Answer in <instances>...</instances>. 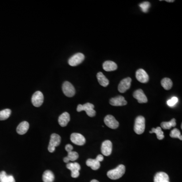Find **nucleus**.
Masks as SVG:
<instances>
[{"label": "nucleus", "mask_w": 182, "mask_h": 182, "mask_svg": "<svg viewBox=\"0 0 182 182\" xmlns=\"http://www.w3.org/2000/svg\"><path fill=\"white\" fill-rule=\"evenodd\" d=\"M136 79L141 83H147L149 79L147 72L143 69H139L136 71Z\"/></svg>", "instance_id": "nucleus-13"}, {"label": "nucleus", "mask_w": 182, "mask_h": 182, "mask_svg": "<svg viewBox=\"0 0 182 182\" xmlns=\"http://www.w3.org/2000/svg\"><path fill=\"white\" fill-rule=\"evenodd\" d=\"M167 181H169V175L164 172L157 173L154 177V182H165Z\"/></svg>", "instance_id": "nucleus-19"}, {"label": "nucleus", "mask_w": 182, "mask_h": 182, "mask_svg": "<svg viewBox=\"0 0 182 182\" xmlns=\"http://www.w3.org/2000/svg\"><path fill=\"white\" fill-rule=\"evenodd\" d=\"M0 182H15V179L12 175H7L5 171L0 172Z\"/></svg>", "instance_id": "nucleus-22"}, {"label": "nucleus", "mask_w": 182, "mask_h": 182, "mask_svg": "<svg viewBox=\"0 0 182 182\" xmlns=\"http://www.w3.org/2000/svg\"><path fill=\"white\" fill-rule=\"evenodd\" d=\"M125 171L126 167L125 165H121L115 169L108 171L107 175L110 179L117 180L122 177V175L125 174Z\"/></svg>", "instance_id": "nucleus-1"}, {"label": "nucleus", "mask_w": 182, "mask_h": 182, "mask_svg": "<svg viewBox=\"0 0 182 182\" xmlns=\"http://www.w3.org/2000/svg\"><path fill=\"white\" fill-rule=\"evenodd\" d=\"M178 101V98L176 97H174L173 98L170 99L169 100L167 101V104L169 106L173 107L175 104H177Z\"/></svg>", "instance_id": "nucleus-31"}, {"label": "nucleus", "mask_w": 182, "mask_h": 182, "mask_svg": "<svg viewBox=\"0 0 182 182\" xmlns=\"http://www.w3.org/2000/svg\"><path fill=\"white\" fill-rule=\"evenodd\" d=\"M113 150V144L111 141L109 140L105 141L103 142L101 146V152L103 156H110Z\"/></svg>", "instance_id": "nucleus-12"}, {"label": "nucleus", "mask_w": 182, "mask_h": 182, "mask_svg": "<svg viewBox=\"0 0 182 182\" xmlns=\"http://www.w3.org/2000/svg\"><path fill=\"white\" fill-rule=\"evenodd\" d=\"M84 59V56L83 54L78 53L70 58L68 60V64L71 66H76L82 63Z\"/></svg>", "instance_id": "nucleus-5"}, {"label": "nucleus", "mask_w": 182, "mask_h": 182, "mask_svg": "<svg viewBox=\"0 0 182 182\" xmlns=\"http://www.w3.org/2000/svg\"><path fill=\"white\" fill-rule=\"evenodd\" d=\"M61 140V139L59 135L56 134H52L48 146L49 151L51 153L55 151V148L59 146L60 144Z\"/></svg>", "instance_id": "nucleus-4"}, {"label": "nucleus", "mask_w": 182, "mask_h": 182, "mask_svg": "<svg viewBox=\"0 0 182 182\" xmlns=\"http://www.w3.org/2000/svg\"><path fill=\"white\" fill-rule=\"evenodd\" d=\"M170 136L171 138H178L179 139L182 140V136H181V132L178 129L175 128L171 131L170 133Z\"/></svg>", "instance_id": "nucleus-29"}, {"label": "nucleus", "mask_w": 182, "mask_h": 182, "mask_svg": "<svg viewBox=\"0 0 182 182\" xmlns=\"http://www.w3.org/2000/svg\"><path fill=\"white\" fill-rule=\"evenodd\" d=\"M73 146L70 144H67L65 146V150L67 152L71 151L73 150Z\"/></svg>", "instance_id": "nucleus-32"}, {"label": "nucleus", "mask_w": 182, "mask_h": 182, "mask_svg": "<svg viewBox=\"0 0 182 182\" xmlns=\"http://www.w3.org/2000/svg\"><path fill=\"white\" fill-rule=\"evenodd\" d=\"M132 79L130 78H127L121 80L118 86V90L119 92L123 93L126 92L131 87Z\"/></svg>", "instance_id": "nucleus-10"}, {"label": "nucleus", "mask_w": 182, "mask_h": 182, "mask_svg": "<svg viewBox=\"0 0 182 182\" xmlns=\"http://www.w3.org/2000/svg\"><path fill=\"white\" fill-rule=\"evenodd\" d=\"M133 96L138 100L139 103H145L147 102V98L144 93L143 90L141 89H138L135 91L133 94Z\"/></svg>", "instance_id": "nucleus-15"}, {"label": "nucleus", "mask_w": 182, "mask_h": 182, "mask_svg": "<svg viewBox=\"0 0 182 182\" xmlns=\"http://www.w3.org/2000/svg\"><path fill=\"white\" fill-rule=\"evenodd\" d=\"M91 182H99V181H97L96 180H93L91 181Z\"/></svg>", "instance_id": "nucleus-34"}, {"label": "nucleus", "mask_w": 182, "mask_h": 182, "mask_svg": "<svg viewBox=\"0 0 182 182\" xmlns=\"http://www.w3.org/2000/svg\"><path fill=\"white\" fill-rule=\"evenodd\" d=\"M150 134L155 133L156 135L157 138L159 140H161L165 138V136L162 131L161 128L160 127H157L156 128H152L151 131L150 132Z\"/></svg>", "instance_id": "nucleus-27"}, {"label": "nucleus", "mask_w": 182, "mask_h": 182, "mask_svg": "<svg viewBox=\"0 0 182 182\" xmlns=\"http://www.w3.org/2000/svg\"><path fill=\"white\" fill-rule=\"evenodd\" d=\"M70 140L73 143L79 146H82L86 143V139L79 133H72L70 136Z\"/></svg>", "instance_id": "nucleus-9"}, {"label": "nucleus", "mask_w": 182, "mask_h": 182, "mask_svg": "<svg viewBox=\"0 0 182 182\" xmlns=\"http://www.w3.org/2000/svg\"><path fill=\"white\" fill-rule=\"evenodd\" d=\"M66 167L68 170H71V175L72 178H76L79 176V171L80 170V166L79 163L78 162L68 163L66 165Z\"/></svg>", "instance_id": "nucleus-8"}, {"label": "nucleus", "mask_w": 182, "mask_h": 182, "mask_svg": "<svg viewBox=\"0 0 182 182\" xmlns=\"http://www.w3.org/2000/svg\"><path fill=\"white\" fill-rule=\"evenodd\" d=\"M67 152H68V156L63 159L64 162H65V163H69V161H74L76 160V159H78L79 157V154L76 152L71 151Z\"/></svg>", "instance_id": "nucleus-23"}, {"label": "nucleus", "mask_w": 182, "mask_h": 182, "mask_svg": "<svg viewBox=\"0 0 182 182\" xmlns=\"http://www.w3.org/2000/svg\"><path fill=\"white\" fill-rule=\"evenodd\" d=\"M62 90L64 94L68 97H72L75 95V89L70 83L67 81L63 83Z\"/></svg>", "instance_id": "nucleus-7"}, {"label": "nucleus", "mask_w": 182, "mask_h": 182, "mask_svg": "<svg viewBox=\"0 0 182 182\" xmlns=\"http://www.w3.org/2000/svg\"><path fill=\"white\" fill-rule=\"evenodd\" d=\"M169 182V181H167V182Z\"/></svg>", "instance_id": "nucleus-36"}, {"label": "nucleus", "mask_w": 182, "mask_h": 182, "mask_svg": "<svg viewBox=\"0 0 182 182\" xmlns=\"http://www.w3.org/2000/svg\"><path fill=\"white\" fill-rule=\"evenodd\" d=\"M110 104L114 106H125L127 104V102L125 98L122 96H118L114 98H111L110 100Z\"/></svg>", "instance_id": "nucleus-14"}, {"label": "nucleus", "mask_w": 182, "mask_h": 182, "mask_svg": "<svg viewBox=\"0 0 182 182\" xmlns=\"http://www.w3.org/2000/svg\"><path fill=\"white\" fill-rule=\"evenodd\" d=\"M97 78L99 83L101 86H103L104 87H106L108 85L109 83L108 79H107L102 72H98L97 74Z\"/></svg>", "instance_id": "nucleus-21"}, {"label": "nucleus", "mask_w": 182, "mask_h": 182, "mask_svg": "<svg viewBox=\"0 0 182 182\" xmlns=\"http://www.w3.org/2000/svg\"><path fill=\"white\" fill-rule=\"evenodd\" d=\"M54 179V175L51 170H46L43 174V180L44 182H53Z\"/></svg>", "instance_id": "nucleus-24"}, {"label": "nucleus", "mask_w": 182, "mask_h": 182, "mask_svg": "<svg viewBox=\"0 0 182 182\" xmlns=\"http://www.w3.org/2000/svg\"><path fill=\"white\" fill-rule=\"evenodd\" d=\"M161 84L165 90H169L172 88L173 82L169 78H164L161 80Z\"/></svg>", "instance_id": "nucleus-26"}, {"label": "nucleus", "mask_w": 182, "mask_h": 182, "mask_svg": "<svg viewBox=\"0 0 182 182\" xmlns=\"http://www.w3.org/2000/svg\"><path fill=\"white\" fill-rule=\"evenodd\" d=\"M103 69L106 71H114L117 69V65L112 61H106L103 64Z\"/></svg>", "instance_id": "nucleus-18"}, {"label": "nucleus", "mask_w": 182, "mask_h": 182, "mask_svg": "<svg viewBox=\"0 0 182 182\" xmlns=\"http://www.w3.org/2000/svg\"><path fill=\"white\" fill-rule=\"evenodd\" d=\"M11 110L9 109H5L0 111V121H4L8 119L11 115Z\"/></svg>", "instance_id": "nucleus-28"}, {"label": "nucleus", "mask_w": 182, "mask_h": 182, "mask_svg": "<svg viewBox=\"0 0 182 182\" xmlns=\"http://www.w3.org/2000/svg\"><path fill=\"white\" fill-rule=\"evenodd\" d=\"M44 95L40 91H36L32 95L31 102L34 106L36 107H40L44 102Z\"/></svg>", "instance_id": "nucleus-6"}, {"label": "nucleus", "mask_w": 182, "mask_h": 182, "mask_svg": "<svg viewBox=\"0 0 182 182\" xmlns=\"http://www.w3.org/2000/svg\"><path fill=\"white\" fill-rule=\"evenodd\" d=\"M87 166L91 167L93 170H97L100 167V162L96 159H88L86 161Z\"/></svg>", "instance_id": "nucleus-20"}, {"label": "nucleus", "mask_w": 182, "mask_h": 182, "mask_svg": "<svg viewBox=\"0 0 182 182\" xmlns=\"http://www.w3.org/2000/svg\"><path fill=\"white\" fill-rule=\"evenodd\" d=\"M94 105L90 103H87L84 105L79 104L77 107V111H86L89 117H94L96 115V111L94 109Z\"/></svg>", "instance_id": "nucleus-3"}, {"label": "nucleus", "mask_w": 182, "mask_h": 182, "mask_svg": "<svg viewBox=\"0 0 182 182\" xmlns=\"http://www.w3.org/2000/svg\"><path fill=\"white\" fill-rule=\"evenodd\" d=\"M145 129V119L142 116L136 118L134 126V131L138 135L143 134Z\"/></svg>", "instance_id": "nucleus-2"}, {"label": "nucleus", "mask_w": 182, "mask_h": 182, "mask_svg": "<svg viewBox=\"0 0 182 182\" xmlns=\"http://www.w3.org/2000/svg\"><path fill=\"white\" fill-rule=\"evenodd\" d=\"M104 122L108 127L112 129H117L119 126V122L111 115L106 116L104 118Z\"/></svg>", "instance_id": "nucleus-11"}, {"label": "nucleus", "mask_w": 182, "mask_h": 182, "mask_svg": "<svg viewBox=\"0 0 182 182\" xmlns=\"http://www.w3.org/2000/svg\"><path fill=\"white\" fill-rule=\"evenodd\" d=\"M176 126V122L175 118L171 119L170 122H162L161 123V127L164 130H170L172 127H175Z\"/></svg>", "instance_id": "nucleus-25"}, {"label": "nucleus", "mask_w": 182, "mask_h": 182, "mask_svg": "<svg viewBox=\"0 0 182 182\" xmlns=\"http://www.w3.org/2000/svg\"><path fill=\"white\" fill-rule=\"evenodd\" d=\"M96 159L97 160L99 161V162H100L101 161H102L104 159V157H103V156L102 155H98L97 156L96 158Z\"/></svg>", "instance_id": "nucleus-33"}, {"label": "nucleus", "mask_w": 182, "mask_h": 182, "mask_svg": "<svg viewBox=\"0 0 182 182\" xmlns=\"http://www.w3.org/2000/svg\"><path fill=\"white\" fill-rule=\"evenodd\" d=\"M167 2H174L175 1L174 0H170V1H166Z\"/></svg>", "instance_id": "nucleus-35"}, {"label": "nucleus", "mask_w": 182, "mask_h": 182, "mask_svg": "<svg viewBox=\"0 0 182 182\" xmlns=\"http://www.w3.org/2000/svg\"><path fill=\"white\" fill-rule=\"evenodd\" d=\"M70 119V117L69 114L67 112H65L60 115L58 118V122L62 127H65L67 126L68 122H69Z\"/></svg>", "instance_id": "nucleus-16"}, {"label": "nucleus", "mask_w": 182, "mask_h": 182, "mask_svg": "<svg viewBox=\"0 0 182 182\" xmlns=\"http://www.w3.org/2000/svg\"><path fill=\"white\" fill-rule=\"evenodd\" d=\"M140 7L142 9V10L144 12H147L149 8L150 7V4L148 2H144L141 3L139 5Z\"/></svg>", "instance_id": "nucleus-30"}, {"label": "nucleus", "mask_w": 182, "mask_h": 182, "mask_svg": "<svg viewBox=\"0 0 182 182\" xmlns=\"http://www.w3.org/2000/svg\"><path fill=\"white\" fill-rule=\"evenodd\" d=\"M30 127V125L28 123V122L24 121L21 122V123L18 125L17 129H16V131L17 132L18 134L21 135H24L26 134L27 132L29 129Z\"/></svg>", "instance_id": "nucleus-17"}]
</instances>
